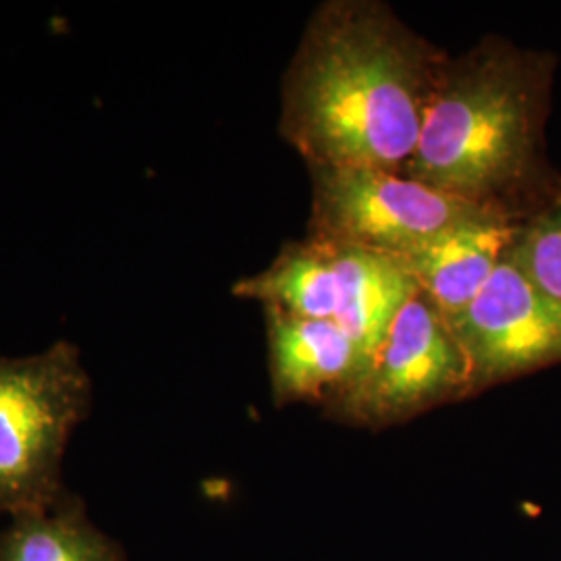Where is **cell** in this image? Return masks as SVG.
Wrapping results in <instances>:
<instances>
[{"label":"cell","instance_id":"1","mask_svg":"<svg viewBox=\"0 0 561 561\" xmlns=\"http://www.w3.org/2000/svg\"><path fill=\"white\" fill-rule=\"evenodd\" d=\"M445 60L381 0H327L285 71L280 136L308 167L403 173Z\"/></svg>","mask_w":561,"mask_h":561},{"label":"cell","instance_id":"2","mask_svg":"<svg viewBox=\"0 0 561 561\" xmlns=\"http://www.w3.org/2000/svg\"><path fill=\"white\" fill-rule=\"evenodd\" d=\"M558 57L497 36L447 57L431 94L410 180L522 222L558 187L547 157Z\"/></svg>","mask_w":561,"mask_h":561},{"label":"cell","instance_id":"3","mask_svg":"<svg viewBox=\"0 0 561 561\" xmlns=\"http://www.w3.org/2000/svg\"><path fill=\"white\" fill-rule=\"evenodd\" d=\"M92 400L90 373L71 341L34 356H0V518L46 512L67 495L65 451Z\"/></svg>","mask_w":561,"mask_h":561},{"label":"cell","instance_id":"4","mask_svg":"<svg viewBox=\"0 0 561 561\" xmlns=\"http://www.w3.org/2000/svg\"><path fill=\"white\" fill-rule=\"evenodd\" d=\"M419 285L391 256L329 241L283 245L268 268L233 285V296L294 317L335 321L370 364Z\"/></svg>","mask_w":561,"mask_h":561},{"label":"cell","instance_id":"5","mask_svg":"<svg viewBox=\"0 0 561 561\" xmlns=\"http://www.w3.org/2000/svg\"><path fill=\"white\" fill-rule=\"evenodd\" d=\"M470 396L472 370L460 340L419 289L401 308L366 373L327 414L350 426L389 428Z\"/></svg>","mask_w":561,"mask_h":561},{"label":"cell","instance_id":"6","mask_svg":"<svg viewBox=\"0 0 561 561\" xmlns=\"http://www.w3.org/2000/svg\"><path fill=\"white\" fill-rule=\"evenodd\" d=\"M308 238L401 259L481 208L401 173L368 167H308ZM500 213V210H497Z\"/></svg>","mask_w":561,"mask_h":561},{"label":"cell","instance_id":"7","mask_svg":"<svg viewBox=\"0 0 561 561\" xmlns=\"http://www.w3.org/2000/svg\"><path fill=\"white\" fill-rule=\"evenodd\" d=\"M470 362L474 396L561 364V300L505 254L491 279L454 321Z\"/></svg>","mask_w":561,"mask_h":561},{"label":"cell","instance_id":"8","mask_svg":"<svg viewBox=\"0 0 561 561\" xmlns=\"http://www.w3.org/2000/svg\"><path fill=\"white\" fill-rule=\"evenodd\" d=\"M271 396L277 408L319 403L324 410L360 379L358 345L335 321L264 308Z\"/></svg>","mask_w":561,"mask_h":561},{"label":"cell","instance_id":"9","mask_svg":"<svg viewBox=\"0 0 561 561\" xmlns=\"http://www.w3.org/2000/svg\"><path fill=\"white\" fill-rule=\"evenodd\" d=\"M518 225L497 210H481L396 261L443 317L454 321L502 264Z\"/></svg>","mask_w":561,"mask_h":561},{"label":"cell","instance_id":"10","mask_svg":"<svg viewBox=\"0 0 561 561\" xmlns=\"http://www.w3.org/2000/svg\"><path fill=\"white\" fill-rule=\"evenodd\" d=\"M0 561H129L101 530L80 495L67 491L55 507L11 518L0 530Z\"/></svg>","mask_w":561,"mask_h":561},{"label":"cell","instance_id":"11","mask_svg":"<svg viewBox=\"0 0 561 561\" xmlns=\"http://www.w3.org/2000/svg\"><path fill=\"white\" fill-rule=\"evenodd\" d=\"M507 254L541 289L561 300V180L553 196L518 225Z\"/></svg>","mask_w":561,"mask_h":561}]
</instances>
